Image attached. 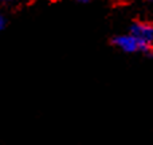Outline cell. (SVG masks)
I'll list each match as a JSON object with an SVG mask.
<instances>
[{
    "instance_id": "6da1fadb",
    "label": "cell",
    "mask_w": 153,
    "mask_h": 145,
    "mask_svg": "<svg viewBox=\"0 0 153 145\" xmlns=\"http://www.w3.org/2000/svg\"><path fill=\"white\" fill-rule=\"evenodd\" d=\"M114 47H117L118 50H121L122 53L126 54H136V53H143L149 55L146 47L134 36L133 34L128 32V34H122V35H117L111 39Z\"/></svg>"
},
{
    "instance_id": "7a4b0ae2",
    "label": "cell",
    "mask_w": 153,
    "mask_h": 145,
    "mask_svg": "<svg viewBox=\"0 0 153 145\" xmlns=\"http://www.w3.org/2000/svg\"><path fill=\"white\" fill-rule=\"evenodd\" d=\"M130 34H133L146 47L149 55H153V24L148 22H134L130 26Z\"/></svg>"
},
{
    "instance_id": "3957f363",
    "label": "cell",
    "mask_w": 153,
    "mask_h": 145,
    "mask_svg": "<svg viewBox=\"0 0 153 145\" xmlns=\"http://www.w3.org/2000/svg\"><path fill=\"white\" fill-rule=\"evenodd\" d=\"M5 26H7V20H5V16L3 15L1 12H0V32H1L5 28Z\"/></svg>"
},
{
    "instance_id": "277c9868",
    "label": "cell",
    "mask_w": 153,
    "mask_h": 145,
    "mask_svg": "<svg viewBox=\"0 0 153 145\" xmlns=\"http://www.w3.org/2000/svg\"><path fill=\"white\" fill-rule=\"evenodd\" d=\"M13 0H0V3H3V4H8V3H12Z\"/></svg>"
},
{
    "instance_id": "5b68a950",
    "label": "cell",
    "mask_w": 153,
    "mask_h": 145,
    "mask_svg": "<svg viewBox=\"0 0 153 145\" xmlns=\"http://www.w3.org/2000/svg\"><path fill=\"white\" fill-rule=\"evenodd\" d=\"M76 1H79V3H89L90 0H76Z\"/></svg>"
},
{
    "instance_id": "8992f818",
    "label": "cell",
    "mask_w": 153,
    "mask_h": 145,
    "mask_svg": "<svg viewBox=\"0 0 153 145\" xmlns=\"http://www.w3.org/2000/svg\"><path fill=\"white\" fill-rule=\"evenodd\" d=\"M146 1H149V3H153V0H146Z\"/></svg>"
}]
</instances>
